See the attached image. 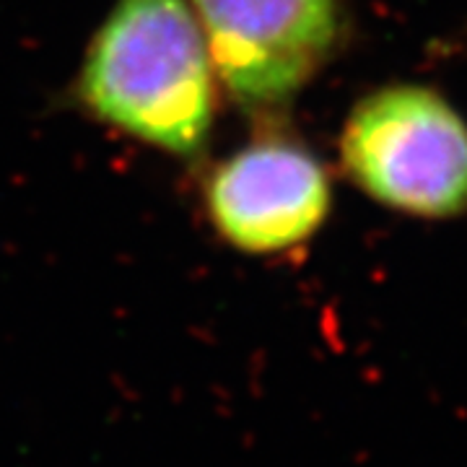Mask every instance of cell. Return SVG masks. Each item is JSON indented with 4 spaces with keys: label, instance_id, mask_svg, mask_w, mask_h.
Wrapping results in <instances>:
<instances>
[{
    "label": "cell",
    "instance_id": "7a4b0ae2",
    "mask_svg": "<svg viewBox=\"0 0 467 467\" xmlns=\"http://www.w3.org/2000/svg\"><path fill=\"white\" fill-rule=\"evenodd\" d=\"M343 169L361 192L416 218L467 213V122L436 88L389 84L350 109Z\"/></svg>",
    "mask_w": 467,
    "mask_h": 467
},
{
    "label": "cell",
    "instance_id": "277c9868",
    "mask_svg": "<svg viewBox=\"0 0 467 467\" xmlns=\"http://www.w3.org/2000/svg\"><path fill=\"white\" fill-rule=\"evenodd\" d=\"M333 190L317 156L288 138H263L218 164L205 208L221 239L250 254L299 247L330 213Z\"/></svg>",
    "mask_w": 467,
    "mask_h": 467
},
{
    "label": "cell",
    "instance_id": "6da1fadb",
    "mask_svg": "<svg viewBox=\"0 0 467 467\" xmlns=\"http://www.w3.org/2000/svg\"><path fill=\"white\" fill-rule=\"evenodd\" d=\"M213 76L190 0H117L76 91L91 115L117 130L198 159L216 115Z\"/></svg>",
    "mask_w": 467,
    "mask_h": 467
},
{
    "label": "cell",
    "instance_id": "3957f363",
    "mask_svg": "<svg viewBox=\"0 0 467 467\" xmlns=\"http://www.w3.org/2000/svg\"><path fill=\"white\" fill-rule=\"evenodd\" d=\"M213 73L247 109H278L340 50V0H195Z\"/></svg>",
    "mask_w": 467,
    "mask_h": 467
}]
</instances>
